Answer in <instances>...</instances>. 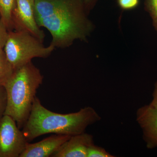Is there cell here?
<instances>
[{"label": "cell", "mask_w": 157, "mask_h": 157, "mask_svg": "<svg viewBox=\"0 0 157 157\" xmlns=\"http://www.w3.org/2000/svg\"><path fill=\"white\" fill-rule=\"evenodd\" d=\"M145 9L149 13L157 32V0H145Z\"/></svg>", "instance_id": "obj_13"}, {"label": "cell", "mask_w": 157, "mask_h": 157, "mask_svg": "<svg viewBox=\"0 0 157 157\" xmlns=\"http://www.w3.org/2000/svg\"><path fill=\"white\" fill-rule=\"evenodd\" d=\"M87 13L84 0H35L37 24L49 31L55 48H67L78 39L86 41L93 29Z\"/></svg>", "instance_id": "obj_1"}, {"label": "cell", "mask_w": 157, "mask_h": 157, "mask_svg": "<svg viewBox=\"0 0 157 157\" xmlns=\"http://www.w3.org/2000/svg\"><path fill=\"white\" fill-rule=\"evenodd\" d=\"M0 18H1V14H0Z\"/></svg>", "instance_id": "obj_19"}, {"label": "cell", "mask_w": 157, "mask_h": 157, "mask_svg": "<svg viewBox=\"0 0 157 157\" xmlns=\"http://www.w3.org/2000/svg\"><path fill=\"white\" fill-rule=\"evenodd\" d=\"M103 147L97 146L94 144L88 148L87 157H115Z\"/></svg>", "instance_id": "obj_12"}, {"label": "cell", "mask_w": 157, "mask_h": 157, "mask_svg": "<svg viewBox=\"0 0 157 157\" xmlns=\"http://www.w3.org/2000/svg\"><path fill=\"white\" fill-rule=\"evenodd\" d=\"M136 121L141 129L147 148L157 147V109L149 105L140 107L136 111Z\"/></svg>", "instance_id": "obj_7"}, {"label": "cell", "mask_w": 157, "mask_h": 157, "mask_svg": "<svg viewBox=\"0 0 157 157\" xmlns=\"http://www.w3.org/2000/svg\"><path fill=\"white\" fill-rule=\"evenodd\" d=\"M70 137L69 135L55 134L37 143L28 142L20 157H52Z\"/></svg>", "instance_id": "obj_9"}, {"label": "cell", "mask_w": 157, "mask_h": 157, "mask_svg": "<svg viewBox=\"0 0 157 157\" xmlns=\"http://www.w3.org/2000/svg\"><path fill=\"white\" fill-rule=\"evenodd\" d=\"M8 29L0 18V48H4L8 38Z\"/></svg>", "instance_id": "obj_16"}, {"label": "cell", "mask_w": 157, "mask_h": 157, "mask_svg": "<svg viewBox=\"0 0 157 157\" xmlns=\"http://www.w3.org/2000/svg\"><path fill=\"white\" fill-rule=\"evenodd\" d=\"M118 6L124 10H130L137 8L139 0H117Z\"/></svg>", "instance_id": "obj_14"}, {"label": "cell", "mask_w": 157, "mask_h": 157, "mask_svg": "<svg viewBox=\"0 0 157 157\" xmlns=\"http://www.w3.org/2000/svg\"><path fill=\"white\" fill-rule=\"evenodd\" d=\"M55 48L50 44L45 47L42 42L28 32L16 30L9 32L4 50L15 70L35 58L48 57Z\"/></svg>", "instance_id": "obj_4"}, {"label": "cell", "mask_w": 157, "mask_h": 157, "mask_svg": "<svg viewBox=\"0 0 157 157\" xmlns=\"http://www.w3.org/2000/svg\"><path fill=\"white\" fill-rule=\"evenodd\" d=\"M94 144L92 135L84 133L73 135L54 153L52 157H87L88 148Z\"/></svg>", "instance_id": "obj_8"}, {"label": "cell", "mask_w": 157, "mask_h": 157, "mask_svg": "<svg viewBox=\"0 0 157 157\" xmlns=\"http://www.w3.org/2000/svg\"><path fill=\"white\" fill-rule=\"evenodd\" d=\"M149 105L157 109V81L155 83L154 88L152 93V100Z\"/></svg>", "instance_id": "obj_17"}, {"label": "cell", "mask_w": 157, "mask_h": 157, "mask_svg": "<svg viewBox=\"0 0 157 157\" xmlns=\"http://www.w3.org/2000/svg\"><path fill=\"white\" fill-rule=\"evenodd\" d=\"M16 5V0H0L1 19L8 30L13 27L12 15Z\"/></svg>", "instance_id": "obj_10"}, {"label": "cell", "mask_w": 157, "mask_h": 157, "mask_svg": "<svg viewBox=\"0 0 157 157\" xmlns=\"http://www.w3.org/2000/svg\"><path fill=\"white\" fill-rule=\"evenodd\" d=\"M99 0H84L85 6L87 13L94 7Z\"/></svg>", "instance_id": "obj_18"}, {"label": "cell", "mask_w": 157, "mask_h": 157, "mask_svg": "<svg viewBox=\"0 0 157 157\" xmlns=\"http://www.w3.org/2000/svg\"><path fill=\"white\" fill-rule=\"evenodd\" d=\"M16 1V7L12 15L13 27L16 31L28 32L43 42L45 34L36 21L35 0Z\"/></svg>", "instance_id": "obj_6"}, {"label": "cell", "mask_w": 157, "mask_h": 157, "mask_svg": "<svg viewBox=\"0 0 157 157\" xmlns=\"http://www.w3.org/2000/svg\"><path fill=\"white\" fill-rule=\"evenodd\" d=\"M0 48V86H4L14 73V70L4 51Z\"/></svg>", "instance_id": "obj_11"}, {"label": "cell", "mask_w": 157, "mask_h": 157, "mask_svg": "<svg viewBox=\"0 0 157 157\" xmlns=\"http://www.w3.org/2000/svg\"><path fill=\"white\" fill-rule=\"evenodd\" d=\"M7 98L6 89L0 86V118L5 114L7 106Z\"/></svg>", "instance_id": "obj_15"}, {"label": "cell", "mask_w": 157, "mask_h": 157, "mask_svg": "<svg viewBox=\"0 0 157 157\" xmlns=\"http://www.w3.org/2000/svg\"><path fill=\"white\" fill-rule=\"evenodd\" d=\"M101 119L98 113L91 107L66 114L52 112L44 107L36 97L22 131L28 141L51 133L72 136L84 133L88 127Z\"/></svg>", "instance_id": "obj_2"}, {"label": "cell", "mask_w": 157, "mask_h": 157, "mask_svg": "<svg viewBox=\"0 0 157 157\" xmlns=\"http://www.w3.org/2000/svg\"><path fill=\"white\" fill-rule=\"evenodd\" d=\"M28 141L11 117L0 118V157H20Z\"/></svg>", "instance_id": "obj_5"}, {"label": "cell", "mask_w": 157, "mask_h": 157, "mask_svg": "<svg viewBox=\"0 0 157 157\" xmlns=\"http://www.w3.org/2000/svg\"><path fill=\"white\" fill-rule=\"evenodd\" d=\"M43 79L40 70L31 61L14 70L4 86L7 98L4 115L11 117L19 128L29 116L37 90Z\"/></svg>", "instance_id": "obj_3"}]
</instances>
